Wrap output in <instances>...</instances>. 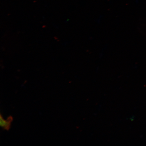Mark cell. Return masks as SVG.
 Returning <instances> with one entry per match:
<instances>
[{"label": "cell", "instance_id": "1", "mask_svg": "<svg viewBox=\"0 0 146 146\" xmlns=\"http://www.w3.org/2000/svg\"><path fill=\"white\" fill-rule=\"evenodd\" d=\"M13 121V118L11 116H9L7 120H5L1 114L0 115V125L1 127L5 130H9Z\"/></svg>", "mask_w": 146, "mask_h": 146}]
</instances>
